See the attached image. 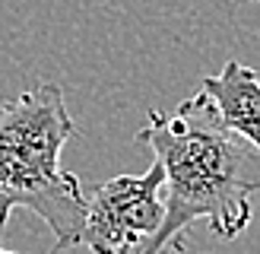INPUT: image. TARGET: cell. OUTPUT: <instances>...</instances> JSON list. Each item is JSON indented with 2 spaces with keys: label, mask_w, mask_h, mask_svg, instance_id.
Masks as SVG:
<instances>
[{
  "label": "cell",
  "mask_w": 260,
  "mask_h": 254,
  "mask_svg": "<svg viewBox=\"0 0 260 254\" xmlns=\"http://www.w3.org/2000/svg\"><path fill=\"white\" fill-rule=\"evenodd\" d=\"M137 143L152 149L165 172V219L137 254H184V232L206 223L222 241H235L248 229L260 190V149L229 131L210 96L181 102L175 114L146 111Z\"/></svg>",
  "instance_id": "obj_1"
},
{
  "label": "cell",
  "mask_w": 260,
  "mask_h": 254,
  "mask_svg": "<svg viewBox=\"0 0 260 254\" xmlns=\"http://www.w3.org/2000/svg\"><path fill=\"white\" fill-rule=\"evenodd\" d=\"M73 134L76 124L54 83L0 99V232L10 213L22 207L51 229V254L83 245V184L60 169V149Z\"/></svg>",
  "instance_id": "obj_2"
},
{
  "label": "cell",
  "mask_w": 260,
  "mask_h": 254,
  "mask_svg": "<svg viewBox=\"0 0 260 254\" xmlns=\"http://www.w3.org/2000/svg\"><path fill=\"white\" fill-rule=\"evenodd\" d=\"M0 254H16V251H4V248H0Z\"/></svg>",
  "instance_id": "obj_5"
},
{
  "label": "cell",
  "mask_w": 260,
  "mask_h": 254,
  "mask_svg": "<svg viewBox=\"0 0 260 254\" xmlns=\"http://www.w3.org/2000/svg\"><path fill=\"white\" fill-rule=\"evenodd\" d=\"M165 172L152 159L143 175H118L86 200L83 245L92 254H137L162 229Z\"/></svg>",
  "instance_id": "obj_3"
},
{
  "label": "cell",
  "mask_w": 260,
  "mask_h": 254,
  "mask_svg": "<svg viewBox=\"0 0 260 254\" xmlns=\"http://www.w3.org/2000/svg\"><path fill=\"white\" fill-rule=\"evenodd\" d=\"M203 96L213 99L219 118L229 131L244 137L254 149H260V73L229 60L222 73L206 76L200 86Z\"/></svg>",
  "instance_id": "obj_4"
}]
</instances>
